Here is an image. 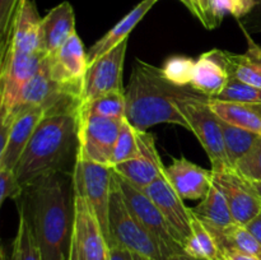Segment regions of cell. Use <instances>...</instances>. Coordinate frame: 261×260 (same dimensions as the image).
I'll list each match as a JSON object with an SVG mask.
<instances>
[{
  "instance_id": "cell-1",
  "label": "cell",
  "mask_w": 261,
  "mask_h": 260,
  "mask_svg": "<svg viewBox=\"0 0 261 260\" xmlns=\"http://www.w3.org/2000/svg\"><path fill=\"white\" fill-rule=\"evenodd\" d=\"M42 260H70L75 224L73 175L54 172L25 186L18 199Z\"/></svg>"
},
{
  "instance_id": "cell-2",
  "label": "cell",
  "mask_w": 261,
  "mask_h": 260,
  "mask_svg": "<svg viewBox=\"0 0 261 260\" xmlns=\"http://www.w3.org/2000/svg\"><path fill=\"white\" fill-rule=\"evenodd\" d=\"M126 97V119L138 130L147 132L157 124H175L190 130L186 117L181 114L178 101L204 99L195 89L177 87L166 81L161 68L145 61L138 60L129 86L125 91Z\"/></svg>"
},
{
  "instance_id": "cell-3",
  "label": "cell",
  "mask_w": 261,
  "mask_h": 260,
  "mask_svg": "<svg viewBox=\"0 0 261 260\" xmlns=\"http://www.w3.org/2000/svg\"><path fill=\"white\" fill-rule=\"evenodd\" d=\"M79 119L81 107L59 110L43 117L14 170L23 188L46 175L63 172L73 148H78Z\"/></svg>"
},
{
  "instance_id": "cell-4",
  "label": "cell",
  "mask_w": 261,
  "mask_h": 260,
  "mask_svg": "<svg viewBox=\"0 0 261 260\" xmlns=\"http://www.w3.org/2000/svg\"><path fill=\"white\" fill-rule=\"evenodd\" d=\"M110 242L117 244L145 259L167 260L162 245L129 211L121 190L115 180L110 199Z\"/></svg>"
},
{
  "instance_id": "cell-5",
  "label": "cell",
  "mask_w": 261,
  "mask_h": 260,
  "mask_svg": "<svg viewBox=\"0 0 261 260\" xmlns=\"http://www.w3.org/2000/svg\"><path fill=\"white\" fill-rule=\"evenodd\" d=\"M209 99H185L178 101L177 106L181 114L186 117L190 129L200 142L201 147L208 154L213 172L234 168L227 155L221 119L209 105Z\"/></svg>"
},
{
  "instance_id": "cell-6",
  "label": "cell",
  "mask_w": 261,
  "mask_h": 260,
  "mask_svg": "<svg viewBox=\"0 0 261 260\" xmlns=\"http://www.w3.org/2000/svg\"><path fill=\"white\" fill-rule=\"evenodd\" d=\"M114 175V167L75 157L73 170L74 191L83 196L93 209L107 244L110 242L109 216Z\"/></svg>"
},
{
  "instance_id": "cell-7",
  "label": "cell",
  "mask_w": 261,
  "mask_h": 260,
  "mask_svg": "<svg viewBox=\"0 0 261 260\" xmlns=\"http://www.w3.org/2000/svg\"><path fill=\"white\" fill-rule=\"evenodd\" d=\"M115 180L121 190L124 200L129 211L138 218V221L158 240L165 249L168 257L176 254H185L182 241L165 218L154 201L143 190L135 188L133 184L122 178L115 172Z\"/></svg>"
},
{
  "instance_id": "cell-8",
  "label": "cell",
  "mask_w": 261,
  "mask_h": 260,
  "mask_svg": "<svg viewBox=\"0 0 261 260\" xmlns=\"http://www.w3.org/2000/svg\"><path fill=\"white\" fill-rule=\"evenodd\" d=\"M45 56L24 54L8 46L0 65V122H4L14 109L23 88L40 70Z\"/></svg>"
},
{
  "instance_id": "cell-9",
  "label": "cell",
  "mask_w": 261,
  "mask_h": 260,
  "mask_svg": "<svg viewBox=\"0 0 261 260\" xmlns=\"http://www.w3.org/2000/svg\"><path fill=\"white\" fill-rule=\"evenodd\" d=\"M122 120L96 116L81 111L76 157L114 167L112 157Z\"/></svg>"
},
{
  "instance_id": "cell-10",
  "label": "cell",
  "mask_w": 261,
  "mask_h": 260,
  "mask_svg": "<svg viewBox=\"0 0 261 260\" xmlns=\"http://www.w3.org/2000/svg\"><path fill=\"white\" fill-rule=\"evenodd\" d=\"M127 41L129 38L89 64L82 83V105L89 103L110 92L124 91L122 69Z\"/></svg>"
},
{
  "instance_id": "cell-11",
  "label": "cell",
  "mask_w": 261,
  "mask_h": 260,
  "mask_svg": "<svg viewBox=\"0 0 261 260\" xmlns=\"http://www.w3.org/2000/svg\"><path fill=\"white\" fill-rule=\"evenodd\" d=\"M213 183L226 196L237 224L246 226L261 213V199L252 181L242 176L236 168L213 172Z\"/></svg>"
},
{
  "instance_id": "cell-12",
  "label": "cell",
  "mask_w": 261,
  "mask_h": 260,
  "mask_svg": "<svg viewBox=\"0 0 261 260\" xmlns=\"http://www.w3.org/2000/svg\"><path fill=\"white\" fill-rule=\"evenodd\" d=\"M73 251L78 260H109V244L88 201L75 194Z\"/></svg>"
},
{
  "instance_id": "cell-13",
  "label": "cell",
  "mask_w": 261,
  "mask_h": 260,
  "mask_svg": "<svg viewBox=\"0 0 261 260\" xmlns=\"http://www.w3.org/2000/svg\"><path fill=\"white\" fill-rule=\"evenodd\" d=\"M46 61L53 81L82 94V83L89 61L78 33H74L54 55L46 58Z\"/></svg>"
},
{
  "instance_id": "cell-14",
  "label": "cell",
  "mask_w": 261,
  "mask_h": 260,
  "mask_svg": "<svg viewBox=\"0 0 261 260\" xmlns=\"http://www.w3.org/2000/svg\"><path fill=\"white\" fill-rule=\"evenodd\" d=\"M138 142L140 154L137 158L114 166V170L117 175L129 181L135 188L144 191L153 181L157 180L165 172L166 166L158 154L154 137L150 133L138 130Z\"/></svg>"
},
{
  "instance_id": "cell-15",
  "label": "cell",
  "mask_w": 261,
  "mask_h": 260,
  "mask_svg": "<svg viewBox=\"0 0 261 260\" xmlns=\"http://www.w3.org/2000/svg\"><path fill=\"white\" fill-rule=\"evenodd\" d=\"M144 193L154 201L155 205L165 216L168 223L172 226L176 233L184 244L189 239L191 233V222H193L194 214L190 208L185 205L184 199L173 189L171 183L168 181L165 172L160 176L155 181H153L149 186L144 190Z\"/></svg>"
},
{
  "instance_id": "cell-16",
  "label": "cell",
  "mask_w": 261,
  "mask_h": 260,
  "mask_svg": "<svg viewBox=\"0 0 261 260\" xmlns=\"http://www.w3.org/2000/svg\"><path fill=\"white\" fill-rule=\"evenodd\" d=\"M229 76L227 51L213 48L201 54L195 61L190 87L208 98H216L223 91Z\"/></svg>"
},
{
  "instance_id": "cell-17",
  "label": "cell",
  "mask_w": 261,
  "mask_h": 260,
  "mask_svg": "<svg viewBox=\"0 0 261 260\" xmlns=\"http://www.w3.org/2000/svg\"><path fill=\"white\" fill-rule=\"evenodd\" d=\"M165 175L184 200L203 199L213 185V171L205 170L185 157L175 158L165 167Z\"/></svg>"
},
{
  "instance_id": "cell-18",
  "label": "cell",
  "mask_w": 261,
  "mask_h": 260,
  "mask_svg": "<svg viewBox=\"0 0 261 260\" xmlns=\"http://www.w3.org/2000/svg\"><path fill=\"white\" fill-rule=\"evenodd\" d=\"M50 112L45 107H37L25 114L20 115L9 124V135L4 150L0 152V168L5 170H15L25 147L30 143L36 127L38 126L43 117Z\"/></svg>"
},
{
  "instance_id": "cell-19",
  "label": "cell",
  "mask_w": 261,
  "mask_h": 260,
  "mask_svg": "<svg viewBox=\"0 0 261 260\" xmlns=\"http://www.w3.org/2000/svg\"><path fill=\"white\" fill-rule=\"evenodd\" d=\"M41 22L33 0H20L13 19L9 46L24 54H41Z\"/></svg>"
},
{
  "instance_id": "cell-20",
  "label": "cell",
  "mask_w": 261,
  "mask_h": 260,
  "mask_svg": "<svg viewBox=\"0 0 261 260\" xmlns=\"http://www.w3.org/2000/svg\"><path fill=\"white\" fill-rule=\"evenodd\" d=\"M75 14L70 3L63 2L50 10L41 22V54L54 55L75 33Z\"/></svg>"
},
{
  "instance_id": "cell-21",
  "label": "cell",
  "mask_w": 261,
  "mask_h": 260,
  "mask_svg": "<svg viewBox=\"0 0 261 260\" xmlns=\"http://www.w3.org/2000/svg\"><path fill=\"white\" fill-rule=\"evenodd\" d=\"M158 0H142L138 5H135L117 24H115L106 35L102 36L94 45L88 50L89 64L98 59L99 56L116 47L119 43L124 42L129 38L130 32L137 27L138 23L147 15V13L152 9Z\"/></svg>"
},
{
  "instance_id": "cell-22",
  "label": "cell",
  "mask_w": 261,
  "mask_h": 260,
  "mask_svg": "<svg viewBox=\"0 0 261 260\" xmlns=\"http://www.w3.org/2000/svg\"><path fill=\"white\" fill-rule=\"evenodd\" d=\"M190 209L208 229H226L237 224L226 196L214 183L200 203Z\"/></svg>"
},
{
  "instance_id": "cell-23",
  "label": "cell",
  "mask_w": 261,
  "mask_h": 260,
  "mask_svg": "<svg viewBox=\"0 0 261 260\" xmlns=\"http://www.w3.org/2000/svg\"><path fill=\"white\" fill-rule=\"evenodd\" d=\"M212 110L226 122L261 135V106L240 102L209 99Z\"/></svg>"
},
{
  "instance_id": "cell-24",
  "label": "cell",
  "mask_w": 261,
  "mask_h": 260,
  "mask_svg": "<svg viewBox=\"0 0 261 260\" xmlns=\"http://www.w3.org/2000/svg\"><path fill=\"white\" fill-rule=\"evenodd\" d=\"M184 252L198 260H218L219 247L205 224L194 216L191 233L184 244Z\"/></svg>"
},
{
  "instance_id": "cell-25",
  "label": "cell",
  "mask_w": 261,
  "mask_h": 260,
  "mask_svg": "<svg viewBox=\"0 0 261 260\" xmlns=\"http://www.w3.org/2000/svg\"><path fill=\"white\" fill-rule=\"evenodd\" d=\"M219 249L231 247L261 260V245L246 226L233 224L226 229H209Z\"/></svg>"
},
{
  "instance_id": "cell-26",
  "label": "cell",
  "mask_w": 261,
  "mask_h": 260,
  "mask_svg": "<svg viewBox=\"0 0 261 260\" xmlns=\"http://www.w3.org/2000/svg\"><path fill=\"white\" fill-rule=\"evenodd\" d=\"M221 119V117H219ZM221 127L224 138L227 155L231 165L236 168L237 162L245 157L252 149L261 135L249 130L241 129L239 126L226 122L221 119Z\"/></svg>"
},
{
  "instance_id": "cell-27",
  "label": "cell",
  "mask_w": 261,
  "mask_h": 260,
  "mask_svg": "<svg viewBox=\"0 0 261 260\" xmlns=\"http://www.w3.org/2000/svg\"><path fill=\"white\" fill-rule=\"evenodd\" d=\"M81 111L84 114L110 117V119H125L126 117L125 91H114L103 94L89 103L82 105Z\"/></svg>"
},
{
  "instance_id": "cell-28",
  "label": "cell",
  "mask_w": 261,
  "mask_h": 260,
  "mask_svg": "<svg viewBox=\"0 0 261 260\" xmlns=\"http://www.w3.org/2000/svg\"><path fill=\"white\" fill-rule=\"evenodd\" d=\"M3 260H7L4 254H3ZM9 260H42L32 229H31L25 217L20 212L19 223H18L14 241H13L12 255H10Z\"/></svg>"
},
{
  "instance_id": "cell-29",
  "label": "cell",
  "mask_w": 261,
  "mask_h": 260,
  "mask_svg": "<svg viewBox=\"0 0 261 260\" xmlns=\"http://www.w3.org/2000/svg\"><path fill=\"white\" fill-rule=\"evenodd\" d=\"M229 73L244 83L261 88V60L249 54H232L227 51Z\"/></svg>"
},
{
  "instance_id": "cell-30",
  "label": "cell",
  "mask_w": 261,
  "mask_h": 260,
  "mask_svg": "<svg viewBox=\"0 0 261 260\" xmlns=\"http://www.w3.org/2000/svg\"><path fill=\"white\" fill-rule=\"evenodd\" d=\"M140 154L139 142H138V129L130 124L129 120L125 117L120 127L119 137L114 149L112 166H116L125 161L137 158Z\"/></svg>"
},
{
  "instance_id": "cell-31",
  "label": "cell",
  "mask_w": 261,
  "mask_h": 260,
  "mask_svg": "<svg viewBox=\"0 0 261 260\" xmlns=\"http://www.w3.org/2000/svg\"><path fill=\"white\" fill-rule=\"evenodd\" d=\"M194 65H195V61L189 56H171L163 63V66L161 68V74L166 81L170 82L173 86H190Z\"/></svg>"
},
{
  "instance_id": "cell-32",
  "label": "cell",
  "mask_w": 261,
  "mask_h": 260,
  "mask_svg": "<svg viewBox=\"0 0 261 260\" xmlns=\"http://www.w3.org/2000/svg\"><path fill=\"white\" fill-rule=\"evenodd\" d=\"M216 98L221 99V101L240 102V103L261 106V88L244 83L231 75L223 91Z\"/></svg>"
},
{
  "instance_id": "cell-33",
  "label": "cell",
  "mask_w": 261,
  "mask_h": 260,
  "mask_svg": "<svg viewBox=\"0 0 261 260\" xmlns=\"http://www.w3.org/2000/svg\"><path fill=\"white\" fill-rule=\"evenodd\" d=\"M256 7L252 0H212V9L217 24H221L224 15L232 14L234 18H241L249 14Z\"/></svg>"
},
{
  "instance_id": "cell-34",
  "label": "cell",
  "mask_w": 261,
  "mask_h": 260,
  "mask_svg": "<svg viewBox=\"0 0 261 260\" xmlns=\"http://www.w3.org/2000/svg\"><path fill=\"white\" fill-rule=\"evenodd\" d=\"M20 0H0V53H5L9 46L10 31H12L13 19Z\"/></svg>"
},
{
  "instance_id": "cell-35",
  "label": "cell",
  "mask_w": 261,
  "mask_h": 260,
  "mask_svg": "<svg viewBox=\"0 0 261 260\" xmlns=\"http://www.w3.org/2000/svg\"><path fill=\"white\" fill-rule=\"evenodd\" d=\"M236 170L251 181H261V137L252 149L240 160Z\"/></svg>"
},
{
  "instance_id": "cell-36",
  "label": "cell",
  "mask_w": 261,
  "mask_h": 260,
  "mask_svg": "<svg viewBox=\"0 0 261 260\" xmlns=\"http://www.w3.org/2000/svg\"><path fill=\"white\" fill-rule=\"evenodd\" d=\"M23 191L24 188L18 181L14 171L0 168V204L4 203L7 199L18 200Z\"/></svg>"
},
{
  "instance_id": "cell-37",
  "label": "cell",
  "mask_w": 261,
  "mask_h": 260,
  "mask_svg": "<svg viewBox=\"0 0 261 260\" xmlns=\"http://www.w3.org/2000/svg\"><path fill=\"white\" fill-rule=\"evenodd\" d=\"M188 9L198 18L201 24L208 30L218 27L212 9V0H189Z\"/></svg>"
},
{
  "instance_id": "cell-38",
  "label": "cell",
  "mask_w": 261,
  "mask_h": 260,
  "mask_svg": "<svg viewBox=\"0 0 261 260\" xmlns=\"http://www.w3.org/2000/svg\"><path fill=\"white\" fill-rule=\"evenodd\" d=\"M109 260H144V257L117 244L109 245Z\"/></svg>"
},
{
  "instance_id": "cell-39",
  "label": "cell",
  "mask_w": 261,
  "mask_h": 260,
  "mask_svg": "<svg viewBox=\"0 0 261 260\" xmlns=\"http://www.w3.org/2000/svg\"><path fill=\"white\" fill-rule=\"evenodd\" d=\"M218 260H259L257 257L251 256L249 254L239 251V250L231 249V247H223L219 249Z\"/></svg>"
},
{
  "instance_id": "cell-40",
  "label": "cell",
  "mask_w": 261,
  "mask_h": 260,
  "mask_svg": "<svg viewBox=\"0 0 261 260\" xmlns=\"http://www.w3.org/2000/svg\"><path fill=\"white\" fill-rule=\"evenodd\" d=\"M246 228L251 232L252 235L255 236V239L259 241V244L261 245V213L259 216L255 217L251 222L246 224Z\"/></svg>"
},
{
  "instance_id": "cell-41",
  "label": "cell",
  "mask_w": 261,
  "mask_h": 260,
  "mask_svg": "<svg viewBox=\"0 0 261 260\" xmlns=\"http://www.w3.org/2000/svg\"><path fill=\"white\" fill-rule=\"evenodd\" d=\"M246 37H247V42H249V50H247V54L261 60V46L257 45V43H255L247 33H246Z\"/></svg>"
},
{
  "instance_id": "cell-42",
  "label": "cell",
  "mask_w": 261,
  "mask_h": 260,
  "mask_svg": "<svg viewBox=\"0 0 261 260\" xmlns=\"http://www.w3.org/2000/svg\"><path fill=\"white\" fill-rule=\"evenodd\" d=\"M167 260H198V259H194V257L189 256V255L186 254H176L168 257Z\"/></svg>"
},
{
  "instance_id": "cell-43",
  "label": "cell",
  "mask_w": 261,
  "mask_h": 260,
  "mask_svg": "<svg viewBox=\"0 0 261 260\" xmlns=\"http://www.w3.org/2000/svg\"><path fill=\"white\" fill-rule=\"evenodd\" d=\"M252 185H254L255 190L257 191V194H259V196L261 199V181H252Z\"/></svg>"
},
{
  "instance_id": "cell-44",
  "label": "cell",
  "mask_w": 261,
  "mask_h": 260,
  "mask_svg": "<svg viewBox=\"0 0 261 260\" xmlns=\"http://www.w3.org/2000/svg\"><path fill=\"white\" fill-rule=\"evenodd\" d=\"M70 260H78V259H76V256H75V254H74V251H73V250H71V255H70Z\"/></svg>"
},
{
  "instance_id": "cell-45",
  "label": "cell",
  "mask_w": 261,
  "mask_h": 260,
  "mask_svg": "<svg viewBox=\"0 0 261 260\" xmlns=\"http://www.w3.org/2000/svg\"><path fill=\"white\" fill-rule=\"evenodd\" d=\"M252 2L256 4V7H259V5H261V0H252Z\"/></svg>"
},
{
  "instance_id": "cell-46",
  "label": "cell",
  "mask_w": 261,
  "mask_h": 260,
  "mask_svg": "<svg viewBox=\"0 0 261 260\" xmlns=\"http://www.w3.org/2000/svg\"><path fill=\"white\" fill-rule=\"evenodd\" d=\"M181 3H184V4L186 5V8H188V5H189V0H180Z\"/></svg>"
},
{
  "instance_id": "cell-47",
  "label": "cell",
  "mask_w": 261,
  "mask_h": 260,
  "mask_svg": "<svg viewBox=\"0 0 261 260\" xmlns=\"http://www.w3.org/2000/svg\"><path fill=\"white\" fill-rule=\"evenodd\" d=\"M144 260H152V259H145V257H144Z\"/></svg>"
},
{
  "instance_id": "cell-48",
  "label": "cell",
  "mask_w": 261,
  "mask_h": 260,
  "mask_svg": "<svg viewBox=\"0 0 261 260\" xmlns=\"http://www.w3.org/2000/svg\"><path fill=\"white\" fill-rule=\"evenodd\" d=\"M76 259H78V257H76Z\"/></svg>"
}]
</instances>
